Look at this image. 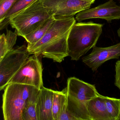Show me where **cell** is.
<instances>
[{
	"label": "cell",
	"instance_id": "1",
	"mask_svg": "<svg viewBox=\"0 0 120 120\" xmlns=\"http://www.w3.org/2000/svg\"><path fill=\"white\" fill-rule=\"evenodd\" d=\"M55 20L44 36L36 43L28 45L30 55H41L61 63L68 56V40L70 31L76 23L74 16H56Z\"/></svg>",
	"mask_w": 120,
	"mask_h": 120
},
{
	"label": "cell",
	"instance_id": "2",
	"mask_svg": "<svg viewBox=\"0 0 120 120\" xmlns=\"http://www.w3.org/2000/svg\"><path fill=\"white\" fill-rule=\"evenodd\" d=\"M67 110L76 120H91L88 111L90 101L99 93L95 85L75 77L67 79Z\"/></svg>",
	"mask_w": 120,
	"mask_h": 120
},
{
	"label": "cell",
	"instance_id": "3",
	"mask_svg": "<svg viewBox=\"0 0 120 120\" xmlns=\"http://www.w3.org/2000/svg\"><path fill=\"white\" fill-rule=\"evenodd\" d=\"M104 24L90 21L76 23L71 28L68 40V56L77 61L96 46L102 32Z\"/></svg>",
	"mask_w": 120,
	"mask_h": 120
},
{
	"label": "cell",
	"instance_id": "4",
	"mask_svg": "<svg viewBox=\"0 0 120 120\" xmlns=\"http://www.w3.org/2000/svg\"><path fill=\"white\" fill-rule=\"evenodd\" d=\"M52 16L39 0L14 17L9 24L15 29L17 35L24 38L43 22Z\"/></svg>",
	"mask_w": 120,
	"mask_h": 120
},
{
	"label": "cell",
	"instance_id": "5",
	"mask_svg": "<svg viewBox=\"0 0 120 120\" xmlns=\"http://www.w3.org/2000/svg\"><path fill=\"white\" fill-rule=\"evenodd\" d=\"M30 55L27 46H17L0 61V90L5 89Z\"/></svg>",
	"mask_w": 120,
	"mask_h": 120
},
{
	"label": "cell",
	"instance_id": "6",
	"mask_svg": "<svg viewBox=\"0 0 120 120\" xmlns=\"http://www.w3.org/2000/svg\"><path fill=\"white\" fill-rule=\"evenodd\" d=\"M3 95L2 110L5 120H23L26 101L23 98L21 84L9 83Z\"/></svg>",
	"mask_w": 120,
	"mask_h": 120
},
{
	"label": "cell",
	"instance_id": "7",
	"mask_svg": "<svg viewBox=\"0 0 120 120\" xmlns=\"http://www.w3.org/2000/svg\"><path fill=\"white\" fill-rule=\"evenodd\" d=\"M42 64L38 56L29 57L9 83H16L33 86L39 89L43 86Z\"/></svg>",
	"mask_w": 120,
	"mask_h": 120
},
{
	"label": "cell",
	"instance_id": "8",
	"mask_svg": "<svg viewBox=\"0 0 120 120\" xmlns=\"http://www.w3.org/2000/svg\"><path fill=\"white\" fill-rule=\"evenodd\" d=\"M43 6L53 16H74L90 9L94 2L85 0H41Z\"/></svg>",
	"mask_w": 120,
	"mask_h": 120
},
{
	"label": "cell",
	"instance_id": "9",
	"mask_svg": "<svg viewBox=\"0 0 120 120\" xmlns=\"http://www.w3.org/2000/svg\"><path fill=\"white\" fill-rule=\"evenodd\" d=\"M75 19L78 22L93 19H105L109 23L115 19L120 20V5L116 4L113 0H109L94 8L79 12Z\"/></svg>",
	"mask_w": 120,
	"mask_h": 120
},
{
	"label": "cell",
	"instance_id": "10",
	"mask_svg": "<svg viewBox=\"0 0 120 120\" xmlns=\"http://www.w3.org/2000/svg\"><path fill=\"white\" fill-rule=\"evenodd\" d=\"M120 56V42L106 47L94 46L92 52L82 60L83 62L94 72L107 61L119 59Z\"/></svg>",
	"mask_w": 120,
	"mask_h": 120
},
{
	"label": "cell",
	"instance_id": "11",
	"mask_svg": "<svg viewBox=\"0 0 120 120\" xmlns=\"http://www.w3.org/2000/svg\"><path fill=\"white\" fill-rule=\"evenodd\" d=\"M54 90L42 87L36 101L38 120H53L52 109Z\"/></svg>",
	"mask_w": 120,
	"mask_h": 120
},
{
	"label": "cell",
	"instance_id": "12",
	"mask_svg": "<svg viewBox=\"0 0 120 120\" xmlns=\"http://www.w3.org/2000/svg\"><path fill=\"white\" fill-rule=\"evenodd\" d=\"M88 111L91 120H111L107 110L104 96L100 94L90 101Z\"/></svg>",
	"mask_w": 120,
	"mask_h": 120
},
{
	"label": "cell",
	"instance_id": "13",
	"mask_svg": "<svg viewBox=\"0 0 120 120\" xmlns=\"http://www.w3.org/2000/svg\"><path fill=\"white\" fill-rule=\"evenodd\" d=\"M55 17L52 16L41 23L33 29L24 38L28 45H33L39 41L47 32L55 20Z\"/></svg>",
	"mask_w": 120,
	"mask_h": 120
},
{
	"label": "cell",
	"instance_id": "14",
	"mask_svg": "<svg viewBox=\"0 0 120 120\" xmlns=\"http://www.w3.org/2000/svg\"><path fill=\"white\" fill-rule=\"evenodd\" d=\"M39 0H17L5 15L4 19L0 22V29L5 28L9 24L10 20L15 16Z\"/></svg>",
	"mask_w": 120,
	"mask_h": 120
},
{
	"label": "cell",
	"instance_id": "15",
	"mask_svg": "<svg viewBox=\"0 0 120 120\" xmlns=\"http://www.w3.org/2000/svg\"><path fill=\"white\" fill-rule=\"evenodd\" d=\"M16 33L7 29V33L3 34L0 36V61L10 51L13 49L17 40Z\"/></svg>",
	"mask_w": 120,
	"mask_h": 120
},
{
	"label": "cell",
	"instance_id": "16",
	"mask_svg": "<svg viewBox=\"0 0 120 120\" xmlns=\"http://www.w3.org/2000/svg\"><path fill=\"white\" fill-rule=\"evenodd\" d=\"M66 107V88L61 91L54 90L52 109L53 120H59L62 111Z\"/></svg>",
	"mask_w": 120,
	"mask_h": 120
},
{
	"label": "cell",
	"instance_id": "17",
	"mask_svg": "<svg viewBox=\"0 0 120 120\" xmlns=\"http://www.w3.org/2000/svg\"><path fill=\"white\" fill-rule=\"evenodd\" d=\"M108 114L111 120H120V99L104 96Z\"/></svg>",
	"mask_w": 120,
	"mask_h": 120
},
{
	"label": "cell",
	"instance_id": "18",
	"mask_svg": "<svg viewBox=\"0 0 120 120\" xmlns=\"http://www.w3.org/2000/svg\"><path fill=\"white\" fill-rule=\"evenodd\" d=\"M37 99L26 101L22 114L23 120H38L36 110Z\"/></svg>",
	"mask_w": 120,
	"mask_h": 120
},
{
	"label": "cell",
	"instance_id": "19",
	"mask_svg": "<svg viewBox=\"0 0 120 120\" xmlns=\"http://www.w3.org/2000/svg\"><path fill=\"white\" fill-rule=\"evenodd\" d=\"M17 0H0V22L4 19L8 11Z\"/></svg>",
	"mask_w": 120,
	"mask_h": 120
},
{
	"label": "cell",
	"instance_id": "20",
	"mask_svg": "<svg viewBox=\"0 0 120 120\" xmlns=\"http://www.w3.org/2000/svg\"><path fill=\"white\" fill-rule=\"evenodd\" d=\"M115 71L116 75L114 85L120 90V60H118L116 62Z\"/></svg>",
	"mask_w": 120,
	"mask_h": 120
},
{
	"label": "cell",
	"instance_id": "21",
	"mask_svg": "<svg viewBox=\"0 0 120 120\" xmlns=\"http://www.w3.org/2000/svg\"><path fill=\"white\" fill-rule=\"evenodd\" d=\"M59 120H76V119L67 112V107H66L62 111Z\"/></svg>",
	"mask_w": 120,
	"mask_h": 120
},
{
	"label": "cell",
	"instance_id": "22",
	"mask_svg": "<svg viewBox=\"0 0 120 120\" xmlns=\"http://www.w3.org/2000/svg\"><path fill=\"white\" fill-rule=\"evenodd\" d=\"M117 34H118V36L120 38V28H119L118 29L117 31Z\"/></svg>",
	"mask_w": 120,
	"mask_h": 120
},
{
	"label": "cell",
	"instance_id": "23",
	"mask_svg": "<svg viewBox=\"0 0 120 120\" xmlns=\"http://www.w3.org/2000/svg\"><path fill=\"white\" fill-rule=\"evenodd\" d=\"M87 0V1H92L94 2L95 0Z\"/></svg>",
	"mask_w": 120,
	"mask_h": 120
},
{
	"label": "cell",
	"instance_id": "24",
	"mask_svg": "<svg viewBox=\"0 0 120 120\" xmlns=\"http://www.w3.org/2000/svg\"></svg>",
	"mask_w": 120,
	"mask_h": 120
}]
</instances>
